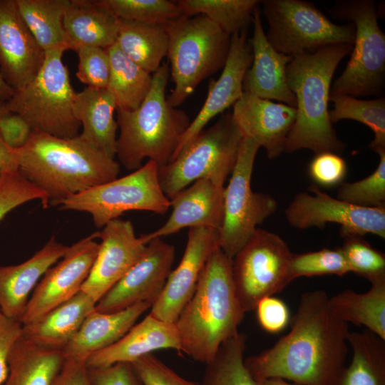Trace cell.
Instances as JSON below:
<instances>
[{
    "label": "cell",
    "mask_w": 385,
    "mask_h": 385,
    "mask_svg": "<svg viewBox=\"0 0 385 385\" xmlns=\"http://www.w3.org/2000/svg\"><path fill=\"white\" fill-rule=\"evenodd\" d=\"M351 361L332 385H385V340L364 329L348 337Z\"/></svg>",
    "instance_id": "obj_33"
},
{
    "label": "cell",
    "mask_w": 385,
    "mask_h": 385,
    "mask_svg": "<svg viewBox=\"0 0 385 385\" xmlns=\"http://www.w3.org/2000/svg\"><path fill=\"white\" fill-rule=\"evenodd\" d=\"M258 385H293L281 378H266L256 380Z\"/></svg>",
    "instance_id": "obj_54"
},
{
    "label": "cell",
    "mask_w": 385,
    "mask_h": 385,
    "mask_svg": "<svg viewBox=\"0 0 385 385\" xmlns=\"http://www.w3.org/2000/svg\"><path fill=\"white\" fill-rule=\"evenodd\" d=\"M308 190L299 192L284 210L291 226L301 230L324 228L327 223L334 222L340 225V232L385 238V207L351 205L331 197L315 184Z\"/></svg>",
    "instance_id": "obj_14"
},
{
    "label": "cell",
    "mask_w": 385,
    "mask_h": 385,
    "mask_svg": "<svg viewBox=\"0 0 385 385\" xmlns=\"http://www.w3.org/2000/svg\"><path fill=\"white\" fill-rule=\"evenodd\" d=\"M122 20L145 24H167L183 16L177 1L101 0Z\"/></svg>",
    "instance_id": "obj_39"
},
{
    "label": "cell",
    "mask_w": 385,
    "mask_h": 385,
    "mask_svg": "<svg viewBox=\"0 0 385 385\" xmlns=\"http://www.w3.org/2000/svg\"><path fill=\"white\" fill-rule=\"evenodd\" d=\"M143 385H202L187 380L155 355H145L131 363Z\"/></svg>",
    "instance_id": "obj_46"
},
{
    "label": "cell",
    "mask_w": 385,
    "mask_h": 385,
    "mask_svg": "<svg viewBox=\"0 0 385 385\" xmlns=\"http://www.w3.org/2000/svg\"><path fill=\"white\" fill-rule=\"evenodd\" d=\"M96 237L97 232L68 247L63 257L46 270L28 301L21 324L38 318L81 291L98 251Z\"/></svg>",
    "instance_id": "obj_15"
},
{
    "label": "cell",
    "mask_w": 385,
    "mask_h": 385,
    "mask_svg": "<svg viewBox=\"0 0 385 385\" xmlns=\"http://www.w3.org/2000/svg\"><path fill=\"white\" fill-rule=\"evenodd\" d=\"M11 149L19 174L46 196L49 205L118 178L119 163L80 135L61 138L32 130L27 143Z\"/></svg>",
    "instance_id": "obj_2"
},
{
    "label": "cell",
    "mask_w": 385,
    "mask_h": 385,
    "mask_svg": "<svg viewBox=\"0 0 385 385\" xmlns=\"http://www.w3.org/2000/svg\"><path fill=\"white\" fill-rule=\"evenodd\" d=\"M152 305L149 302H141L111 313L98 312L94 309L63 349L66 358L86 361L91 354L115 343Z\"/></svg>",
    "instance_id": "obj_26"
},
{
    "label": "cell",
    "mask_w": 385,
    "mask_h": 385,
    "mask_svg": "<svg viewBox=\"0 0 385 385\" xmlns=\"http://www.w3.org/2000/svg\"><path fill=\"white\" fill-rule=\"evenodd\" d=\"M5 101H3L0 100V111H1L4 109V103Z\"/></svg>",
    "instance_id": "obj_55"
},
{
    "label": "cell",
    "mask_w": 385,
    "mask_h": 385,
    "mask_svg": "<svg viewBox=\"0 0 385 385\" xmlns=\"http://www.w3.org/2000/svg\"><path fill=\"white\" fill-rule=\"evenodd\" d=\"M260 145L243 137L228 185L225 188L224 217L219 233V247L233 259L252 237L257 225L274 214L276 200L251 188L254 163Z\"/></svg>",
    "instance_id": "obj_12"
},
{
    "label": "cell",
    "mask_w": 385,
    "mask_h": 385,
    "mask_svg": "<svg viewBox=\"0 0 385 385\" xmlns=\"http://www.w3.org/2000/svg\"><path fill=\"white\" fill-rule=\"evenodd\" d=\"M242 138L232 113L222 114L190 140L171 162L159 167L158 180L165 195L170 200L202 178L224 186L234 170Z\"/></svg>",
    "instance_id": "obj_8"
},
{
    "label": "cell",
    "mask_w": 385,
    "mask_h": 385,
    "mask_svg": "<svg viewBox=\"0 0 385 385\" xmlns=\"http://www.w3.org/2000/svg\"><path fill=\"white\" fill-rule=\"evenodd\" d=\"M252 58L247 31L231 36L228 56L221 75L217 80L211 79L205 101L182 135L171 161L210 120L239 100L244 92L243 78L251 66Z\"/></svg>",
    "instance_id": "obj_20"
},
{
    "label": "cell",
    "mask_w": 385,
    "mask_h": 385,
    "mask_svg": "<svg viewBox=\"0 0 385 385\" xmlns=\"http://www.w3.org/2000/svg\"><path fill=\"white\" fill-rule=\"evenodd\" d=\"M351 50L350 44L331 45L294 56L287 65V80L296 98L297 115L284 152H343L345 145L332 126L328 104L334 71Z\"/></svg>",
    "instance_id": "obj_4"
},
{
    "label": "cell",
    "mask_w": 385,
    "mask_h": 385,
    "mask_svg": "<svg viewBox=\"0 0 385 385\" xmlns=\"http://www.w3.org/2000/svg\"><path fill=\"white\" fill-rule=\"evenodd\" d=\"M341 250L351 272L366 278L371 284L385 280V255L373 247L362 235L340 232Z\"/></svg>",
    "instance_id": "obj_40"
},
{
    "label": "cell",
    "mask_w": 385,
    "mask_h": 385,
    "mask_svg": "<svg viewBox=\"0 0 385 385\" xmlns=\"http://www.w3.org/2000/svg\"><path fill=\"white\" fill-rule=\"evenodd\" d=\"M65 51L46 52L37 76L4 102L6 110L22 117L32 130L61 138L79 135L80 122L73 113L76 93L62 61Z\"/></svg>",
    "instance_id": "obj_7"
},
{
    "label": "cell",
    "mask_w": 385,
    "mask_h": 385,
    "mask_svg": "<svg viewBox=\"0 0 385 385\" xmlns=\"http://www.w3.org/2000/svg\"><path fill=\"white\" fill-rule=\"evenodd\" d=\"M78 56L76 76L88 87L106 88L110 76V60L106 48L79 46L74 48Z\"/></svg>",
    "instance_id": "obj_44"
},
{
    "label": "cell",
    "mask_w": 385,
    "mask_h": 385,
    "mask_svg": "<svg viewBox=\"0 0 385 385\" xmlns=\"http://www.w3.org/2000/svg\"><path fill=\"white\" fill-rule=\"evenodd\" d=\"M255 309L258 322L267 332L279 333L283 331L290 322L288 307L284 302L274 296L262 299Z\"/></svg>",
    "instance_id": "obj_47"
},
{
    "label": "cell",
    "mask_w": 385,
    "mask_h": 385,
    "mask_svg": "<svg viewBox=\"0 0 385 385\" xmlns=\"http://www.w3.org/2000/svg\"><path fill=\"white\" fill-rule=\"evenodd\" d=\"M101 242L91 272L81 287L96 303L144 255L147 245L132 222L117 218L97 232Z\"/></svg>",
    "instance_id": "obj_17"
},
{
    "label": "cell",
    "mask_w": 385,
    "mask_h": 385,
    "mask_svg": "<svg viewBox=\"0 0 385 385\" xmlns=\"http://www.w3.org/2000/svg\"><path fill=\"white\" fill-rule=\"evenodd\" d=\"M68 247L53 237L24 262L0 267V311L3 315L20 322L30 292L46 270L63 257Z\"/></svg>",
    "instance_id": "obj_25"
},
{
    "label": "cell",
    "mask_w": 385,
    "mask_h": 385,
    "mask_svg": "<svg viewBox=\"0 0 385 385\" xmlns=\"http://www.w3.org/2000/svg\"><path fill=\"white\" fill-rule=\"evenodd\" d=\"M257 0H179L178 6L185 16L202 14L230 36L247 31L252 24Z\"/></svg>",
    "instance_id": "obj_36"
},
{
    "label": "cell",
    "mask_w": 385,
    "mask_h": 385,
    "mask_svg": "<svg viewBox=\"0 0 385 385\" xmlns=\"http://www.w3.org/2000/svg\"><path fill=\"white\" fill-rule=\"evenodd\" d=\"M347 170L345 160L340 155L331 152L315 154L308 165L309 178L316 185L323 188L340 185Z\"/></svg>",
    "instance_id": "obj_45"
},
{
    "label": "cell",
    "mask_w": 385,
    "mask_h": 385,
    "mask_svg": "<svg viewBox=\"0 0 385 385\" xmlns=\"http://www.w3.org/2000/svg\"><path fill=\"white\" fill-rule=\"evenodd\" d=\"M172 349L181 352V343L175 323L148 314L141 322L112 345L91 354L88 367H104L116 363H133L159 349Z\"/></svg>",
    "instance_id": "obj_24"
},
{
    "label": "cell",
    "mask_w": 385,
    "mask_h": 385,
    "mask_svg": "<svg viewBox=\"0 0 385 385\" xmlns=\"http://www.w3.org/2000/svg\"><path fill=\"white\" fill-rule=\"evenodd\" d=\"M65 359L63 350L40 346L21 335L11 349L8 376L1 385H51Z\"/></svg>",
    "instance_id": "obj_30"
},
{
    "label": "cell",
    "mask_w": 385,
    "mask_h": 385,
    "mask_svg": "<svg viewBox=\"0 0 385 385\" xmlns=\"http://www.w3.org/2000/svg\"><path fill=\"white\" fill-rule=\"evenodd\" d=\"M13 94V90L6 84L0 73V100L6 101Z\"/></svg>",
    "instance_id": "obj_53"
},
{
    "label": "cell",
    "mask_w": 385,
    "mask_h": 385,
    "mask_svg": "<svg viewBox=\"0 0 385 385\" xmlns=\"http://www.w3.org/2000/svg\"><path fill=\"white\" fill-rule=\"evenodd\" d=\"M166 26L167 56L174 83L167 100L176 108L204 79L224 67L231 36L202 14L182 16Z\"/></svg>",
    "instance_id": "obj_6"
},
{
    "label": "cell",
    "mask_w": 385,
    "mask_h": 385,
    "mask_svg": "<svg viewBox=\"0 0 385 385\" xmlns=\"http://www.w3.org/2000/svg\"><path fill=\"white\" fill-rule=\"evenodd\" d=\"M21 334L22 324L0 312V385L8 376V357L11 349Z\"/></svg>",
    "instance_id": "obj_50"
},
{
    "label": "cell",
    "mask_w": 385,
    "mask_h": 385,
    "mask_svg": "<svg viewBox=\"0 0 385 385\" xmlns=\"http://www.w3.org/2000/svg\"><path fill=\"white\" fill-rule=\"evenodd\" d=\"M39 200L49 206L46 195L24 179L19 171L2 173L0 178V221L10 211L29 201Z\"/></svg>",
    "instance_id": "obj_43"
},
{
    "label": "cell",
    "mask_w": 385,
    "mask_h": 385,
    "mask_svg": "<svg viewBox=\"0 0 385 385\" xmlns=\"http://www.w3.org/2000/svg\"><path fill=\"white\" fill-rule=\"evenodd\" d=\"M116 109L115 98L107 88L87 86L76 94L73 113L83 127L80 137L112 159L116 155Z\"/></svg>",
    "instance_id": "obj_28"
},
{
    "label": "cell",
    "mask_w": 385,
    "mask_h": 385,
    "mask_svg": "<svg viewBox=\"0 0 385 385\" xmlns=\"http://www.w3.org/2000/svg\"><path fill=\"white\" fill-rule=\"evenodd\" d=\"M0 312H1V311H0Z\"/></svg>",
    "instance_id": "obj_57"
},
{
    "label": "cell",
    "mask_w": 385,
    "mask_h": 385,
    "mask_svg": "<svg viewBox=\"0 0 385 385\" xmlns=\"http://www.w3.org/2000/svg\"><path fill=\"white\" fill-rule=\"evenodd\" d=\"M325 291L304 293L290 331L272 347L245 359L255 380L281 378L298 385H332L344 369L349 324L337 318Z\"/></svg>",
    "instance_id": "obj_1"
},
{
    "label": "cell",
    "mask_w": 385,
    "mask_h": 385,
    "mask_svg": "<svg viewBox=\"0 0 385 385\" xmlns=\"http://www.w3.org/2000/svg\"><path fill=\"white\" fill-rule=\"evenodd\" d=\"M32 129L19 115L4 108L0 111V135L12 149L23 147L29 140Z\"/></svg>",
    "instance_id": "obj_49"
},
{
    "label": "cell",
    "mask_w": 385,
    "mask_h": 385,
    "mask_svg": "<svg viewBox=\"0 0 385 385\" xmlns=\"http://www.w3.org/2000/svg\"><path fill=\"white\" fill-rule=\"evenodd\" d=\"M86 361L66 357L51 385H93Z\"/></svg>",
    "instance_id": "obj_51"
},
{
    "label": "cell",
    "mask_w": 385,
    "mask_h": 385,
    "mask_svg": "<svg viewBox=\"0 0 385 385\" xmlns=\"http://www.w3.org/2000/svg\"><path fill=\"white\" fill-rule=\"evenodd\" d=\"M289 269L292 280L300 277L343 276L351 272L341 248H323L301 254L292 253Z\"/></svg>",
    "instance_id": "obj_41"
},
{
    "label": "cell",
    "mask_w": 385,
    "mask_h": 385,
    "mask_svg": "<svg viewBox=\"0 0 385 385\" xmlns=\"http://www.w3.org/2000/svg\"><path fill=\"white\" fill-rule=\"evenodd\" d=\"M378 155L376 170L361 180L342 183L337 198L360 207H385V151Z\"/></svg>",
    "instance_id": "obj_42"
},
{
    "label": "cell",
    "mask_w": 385,
    "mask_h": 385,
    "mask_svg": "<svg viewBox=\"0 0 385 385\" xmlns=\"http://www.w3.org/2000/svg\"><path fill=\"white\" fill-rule=\"evenodd\" d=\"M88 371L93 385H143L130 363L88 367Z\"/></svg>",
    "instance_id": "obj_48"
},
{
    "label": "cell",
    "mask_w": 385,
    "mask_h": 385,
    "mask_svg": "<svg viewBox=\"0 0 385 385\" xmlns=\"http://www.w3.org/2000/svg\"><path fill=\"white\" fill-rule=\"evenodd\" d=\"M232 267V259L215 249L175 322L181 352L195 361L208 364L220 345L239 332L246 312L235 292Z\"/></svg>",
    "instance_id": "obj_3"
},
{
    "label": "cell",
    "mask_w": 385,
    "mask_h": 385,
    "mask_svg": "<svg viewBox=\"0 0 385 385\" xmlns=\"http://www.w3.org/2000/svg\"><path fill=\"white\" fill-rule=\"evenodd\" d=\"M119 21L101 0H70L63 21L68 48H108L116 41Z\"/></svg>",
    "instance_id": "obj_29"
},
{
    "label": "cell",
    "mask_w": 385,
    "mask_h": 385,
    "mask_svg": "<svg viewBox=\"0 0 385 385\" xmlns=\"http://www.w3.org/2000/svg\"><path fill=\"white\" fill-rule=\"evenodd\" d=\"M0 170L2 173L18 171L17 163L0 135Z\"/></svg>",
    "instance_id": "obj_52"
},
{
    "label": "cell",
    "mask_w": 385,
    "mask_h": 385,
    "mask_svg": "<svg viewBox=\"0 0 385 385\" xmlns=\"http://www.w3.org/2000/svg\"><path fill=\"white\" fill-rule=\"evenodd\" d=\"M175 252L161 238L152 240L140 260L99 299L95 311L111 313L141 302L153 304L172 271Z\"/></svg>",
    "instance_id": "obj_16"
},
{
    "label": "cell",
    "mask_w": 385,
    "mask_h": 385,
    "mask_svg": "<svg viewBox=\"0 0 385 385\" xmlns=\"http://www.w3.org/2000/svg\"><path fill=\"white\" fill-rule=\"evenodd\" d=\"M220 231L204 227L189 229L183 256L171 271L149 314L175 323L192 297L200 275L212 252L219 247Z\"/></svg>",
    "instance_id": "obj_18"
},
{
    "label": "cell",
    "mask_w": 385,
    "mask_h": 385,
    "mask_svg": "<svg viewBox=\"0 0 385 385\" xmlns=\"http://www.w3.org/2000/svg\"><path fill=\"white\" fill-rule=\"evenodd\" d=\"M115 43L134 63L153 74L167 56L168 34L166 24L120 19Z\"/></svg>",
    "instance_id": "obj_31"
},
{
    "label": "cell",
    "mask_w": 385,
    "mask_h": 385,
    "mask_svg": "<svg viewBox=\"0 0 385 385\" xmlns=\"http://www.w3.org/2000/svg\"><path fill=\"white\" fill-rule=\"evenodd\" d=\"M246 342L240 332L224 342L206 364L202 385H258L245 363Z\"/></svg>",
    "instance_id": "obj_37"
},
{
    "label": "cell",
    "mask_w": 385,
    "mask_h": 385,
    "mask_svg": "<svg viewBox=\"0 0 385 385\" xmlns=\"http://www.w3.org/2000/svg\"><path fill=\"white\" fill-rule=\"evenodd\" d=\"M252 25L253 35L249 41L253 58L243 78V91L295 108L296 98L288 86L286 75L287 66L293 56L276 51L269 42L258 5L254 10Z\"/></svg>",
    "instance_id": "obj_23"
},
{
    "label": "cell",
    "mask_w": 385,
    "mask_h": 385,
    "mask_svg": "<svg viewBox=\"0 0 385 385\" xmlns=\"http://www.w3.org/2000/svg\"><path fill=\"white\" fill-rule=\"evenodd\" d=\"M225 187L208 178L196 180L170 199L172 212L158 230L141 235L146 244L152 240L178 232L185 227L220 230L224 217Z\"/></svg>",
    "instance_id": "obj_22"
},
{
    "label": "cell",
    "mask_w": 385,
    "mask_h": 385,
    "mask_svg": "<svg viewBox=\"0 0 385 385\" xmlns=\"http://www.w3.org/2000/svg\"><path fill=\"white\" fill-rule=\"evenodd\" d=\"M355 27L350 59L331 86L330 96H378L385 82V35L380 29L375 4L371 0L341 1L330 10Z\"/></svg>",
    "instance_id": "obj_9"
},
{
    "label": "cell",
    "mask_w": 385,
    "mask_h": 385,
    "mask_svg": "<svg viewBox=\"0 0 385 385\" xmlns=\"http://www.w3.org/2000/svg\"><path fill=\"white\" fill-rule=\"evenodd\" d=\"M231 113L242 137L263 147L269 159L276 158L284 151L296 119L294 107L243 92Z\"/></svg>",
    "instance_id": "obj_21"
},
{
    "label": "cell",
    "mask_w": 385,
    "mask_h": 385,
    "mask_svg": "<svg viewBox=\"0 0 385 385\" xmlns=\"http://www.w3.org/2000/svg\"><path fill=\"white\" fill-rule=\"evenodd\" d=\"M170 75L168 63L153 74L150 89L140 106L132 111L117 110L120 135L116 155L129 170H136L145 158L159 167L169 163L190 123L188 115L171 106L165 90Z\"/></svg>",
    "instance_id": "obj_5"
},
{
    "label": "cell",
    "mask_w": 385,
    "mask_h": 385,
    "mask_svg": "<svg viewBox=\"0 0 385 385\" xmlns=\"http://www.w3.org/2000/svg\"><path fill=\"white\" fill-rule=\"evenodd\" d=\"M292 253L278 235L257 228L232 259L235 292L245 312L263 298L279 293L292 281Z\"/></svg>",
    "instance_id": "obj_13"
},
{
    "label": "cell",
    "mask_w": 385,
    "mask_h": 385,
    "mask_svg": "<svg viewBox=\"0 0 385 385\" xmlns=\"http://www.w3.org/2000/svg\"><path fill=\"white\" fill-rule=\"evenodd\" d=\"M20 14L40 46L66 51L63 16L70 0H16Z\"/></svg>",
    "instance_id": "obj_35"
},
{
    "label": "cell",
    "mask_w": 385,
    "mask_h": 385,
    "mask_svg": "<svg viewBox=\"0 0 385 385\" xmlns=\"http://www.w3.org/2000/svg\"><path fill=\"white\" fill-rule=\"evenodd\" d=\"M46 52L24 21L16 0H0V73L14 92L38 73Z\"/></svg>",
    "instance_id": "obj_19"
},
{
    "label": "cell",
    "mask_w": 385,
    "mask_h": 385,
    "mask_svg": "<svg viewBox=\"0 0 385 385\" xmlns=\"http://www.w3.org/2000/svg\"><path fill=\"white\" fill-rule=\"evenodd\" d=\"M328 304L339 319L363 325L385 340V280L371 283L365 293L344 290L329 297Z\"/></svg>",
    "instance_id": "obj_32"
},
{
    "label": "cell",
    "mask_w": 385,
    "mask_h": 385,
    "mask_svg": "<svg viewBox=\"0 0 385 385\" xmlns=\"http://www.w3.org/2000/svg\"><path fill=\"white\" fill-rule=\"evenodd\" d=\"M158 164L153 160L122 178L98 185L61 200V210L89 213L97 228L130 210L165 214L170 200L158 180Z\"/></svg>",
    "instance_id": "obj_10"
},
{
    "label": "cell",
    "mask_w": 385,
    "mask_h": 385,
    "mask_svg": "<svg viewBox=\"0 0 385 385\" xmlns=\"http://www.w3.org/2000/svg\"><path fill=\"white\" fill-rule=\"evenodd\" d=\"M334 108L329 111L332 123L349 119L359 121L371 129L374 138L369 148L377 154L385 151V99L360 100L349 95L330 96Z\"/></svg>",
    "instance_id": "obj_38"
},
{
    "label": "cell",
    "mask_w": 385,
    "mask_h": 385,
    "mask_svg": "<svg viewBox=\"0 0 385 385\" xmlns=\"http://www.w3.org/2000/svg\"><path fill=\"white\" fill-rule=\"evenodd\" d=\"M110 60V76L107 88L115 98L117 109H137L148 95L153 74L130 59L115 43L106 48Z\"/></svg>",
    "instance_id": "obj_34"
},
{
    "label": "cell",
    "mask_w": 385,
    "mask_h": 385,
    "mask_svg": "<svg viewBox=\"0 0 385 385\" xmlns=\"http://www.w3.org/2000/svg\"><path fill=\"white\" fill-rule=\"evenodd\" d=\"M1 174H2V172H1V170H0V178H1Z\"/></svg>",
    "instance_id": "obj_56"
},
{
    "label": "cell",
    "mask_w": 385,
    "mask_h": 385,
    "mask_svg": "<svg viewBox=\"0 0 385 385\" xmlns=\"http://www.w3.org/2000/svg\"><path fill=\"white\" fill-rule=\"evenodd\" d=\"M262 5L269 24L267 40L280 53L294 56L331 45H353L354 24L333 23L311 2L265 0Z\"/></svg>",
    "instance_id": "obj_11"
},
{
    "label": "cell",
    "mask_w": 385,
    "mask_h": 385,
    "mask_svg": "<svg viewBox=\"0 0 385 385\" xmlns=\"http://www.w3.org/2000/svg\"><path fill=\"white\" fill-rule=\"evenodd\" d=\"M96 302L79 291L43 315L22 324V336L42 346L63 350L81 328Z\"/></svg>",
    "instance_id": "obj_27"
}]
</instances>
